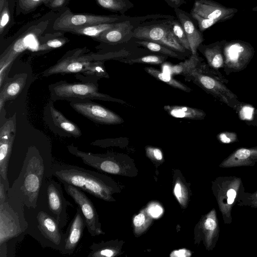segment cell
Here are the masks:
<instances>
[{
	"label": "cell",
	"mask_w": 257,
	"mask_h": 257,
	"mask_svg": "<svg viewBox=\"0 0 257 257\" xmlns=\"http://www.w3.org/2000/svg\"><path fill=\"white\" fill-rule=\"evenodd\" d=\"M148 18V16L134 17L130 20L117 22L113 27L102 33L95 39L109 44L126 42L133 38L134 29L140 22Z\"/></svg>",
	"instance_id": "15"
},
{
	"label": "cell",
	"mask_w": 257,
	"mask_h": 257,
	"mask_svg": "<svg viewBox=\"0 0 257 257\" xmlns=\"http://www.w3.org/2000/svg\"><path fill=\"white\" fill-rule=\"evenodd\" d=\"M190 15L191 17L197 22L198 28L201 32L205 31L213 25L217 23V22L214 20L202 18L194 13H190Z\"/></svg>",
	"instance_id": "33"
},
{
	"label": "cell",
	"mask_w": 257,
	"mask_h": 257,
	"mask_svg": "<svg viewBox=\"0 0 257 257\" xmlns=\"http://www.w3.org/2000/svg\"><path fill=\"white\" fill-rule=\"evenodd\" d=\"M256 196H257V195H256Z\"/></svg>",
	"instance_id": "52"
},
{
	"label": "cell",
	"mask_w": 257,
	"mask_h": 257,
	"mask_svg": "<svg viewBox=\"0 0 257 257\" xmlns=\"http://www.w3.org/2000/svg\"><path fill=\"white\" fill-rule=\"evenodd\" d=\"M223 53L224 71L229 75L244 70L253 58L254 49L250 43L241 40H225Z\"/></svg>",
	"instance_id": "10"
},
{
	"label": "cell",
	"mask_w": 257,
	"mask_h": 257,
	"mask_svg": "<svg viewBox=\"0 0 257 257\" xmlns=\"http://www.w3.org/2000/svg\"><path fill=\"white\" fill-rule=\"evenodd\" d=\"M204 226L206 229L213 230L216 228V223L212 219L208 218L204 223Z\"/></svg>",
	"instance_id": "47"
},
{
	"label": "cell",
	"mask_w": 257,
	"mask_h": 257,
	"mask_svg": "<svg viewBox=\"0 0 257 257\" xmlns=\"http://www.w3.org/2000/svg\"><path fill=\"white\" fill-rule=\"evenodd\" d=\"M169 22L173 34L179 42L187 50L191 52L189 43L186 33L178 19H169Z\"/></svg>",
	"instance_id": "30"
},
{
	"label": "cell",
	"mask_w": 257,
	"mask_h": 257,
	"mask_svg": "<svg viewBox=\"0 0 257 257\" xmlns=\"http://www.w3.org/2000/svg\"><path fill=\"white\" fill-rule=\"evenodd\" d=\"M132 18L123 15L75 14L68 9L55 19L53 22L52 29L56 32H67L71 29L102 23L120 22Z\"/></svg>",
	"instance_id": "9"
},
{
	"label": "cell",
	"mask_w": 257,
	"mask_h": 257,
	"mask_svg": "<svg viewBox=\"0 0 257 257\" xmlns=\"http://www.w3.org/2000/svg\"><path fill=\"white\" fill-rule=\"evenodd\" d=\"M160 44L181 54L185 53L187 52V51H188L186 50L177 40L173 33L171 26L164 38Z\"/></svg>",
	"instance_id": "31"
},
{
	"label": "cell",
	"mask_w": 257,
	"mask_h": 257,
	"mask_svg": "<svg viewBox=\"0 0 257 257\" xmlns=\"http://www.w3.org/2000/svg\"><path fill=\"white\" fill-rule=\"evenodd\" d=\"M86 223L80 209L77 207L76 213L65 232L63 247L60 252L70 255L73 253L80 241Z\"/></svg>",
	"instance_id": "17"
},
{
	"label": "cell",
	"mask_w": 257,
	"mask_h": 257,
	"mask_svg": "<svg viewBox=\"0 0 257 257\" xmlns=\"http://www.w3.org/2000/svg\"><path fill=\"white\" fill-rule=\"evenodd\" d=\"M70 105L79 113L97 123L116 124L123 122L116 113L94 102L72 101Z\"/></svg>",
	"instance_id": "13"
},
{
	"label": "cell",
	"mask_w": 257,
	"mask_h": 257,
	"mask_svg": "<svg viewBox=\"0 0 257 257\" xmlns=\"http://www.w3.org/2000/svg\"><path fill=\"white\" fill-rule=\"evenodd\" d=\"M50 112L54 122L61 130L75 138L79 137L81 135V131L77 125L67 119L57 109L51 106Z\"/></svg>",
	"instance_id": "22"
},
{
	"label": "cell",
	"mask_w": 257,
	"mask_h": 257,
	"mask_svg": "<svg viewBox=\"0 0 257 257\" xmlns=\"http://www.w3.org/2000/svg\"><path fill=\"white\" fill-rule=\"evenodd\" d=\"M170 7L176 9L179 8L181 6L186 3V0H163Z\"/></svg>",
	"instance_id": "41"
},
{
	"label": "cell",
	"mask_w": 257,
	"mask_h": 257,
	"mask_svg": "<svg viewBox=\"0 0 257 257\" xmlns=\"http://www.w3.org/2000/svg\"><path fill=\"white\" fill-rule=\"evenodd\" d=\"M135 42L152 52L159 53L174 58L182 59V58L181 55H179V53L157 42L141 40L136 41Z\"/></svg>",
	"instance_id": "29"
},
{
	"label": "cell",
	"mask_w": 257,
	"mask_h": 257,
	"mask_svg": "<svg viewBox=\"0 0 257 257\" xmlns=\"http://www.w3.org/2000/svg\"><path fill=\"white\" fill-rule=\"evenodd\" d=\"M51 0H45L46 1V4H47L48 3H49V2H50Z\"/></svg>",
	"instance_id": "50"
},
{
	"label": "cell",
	"mask_w": 257,
	"mask_h": 257,
	"mask_svg": "<svg viewBox=\"0 0 257 257\" xmlns=\"http://www.w3.org/2000/svg\"><path fill=\"white\" fill-rule=\"evenodd\" d=\"M237 12L236 8L226 7L213 0H196L190 13L218 23L231 19Z\"/></svg>",
	"instance_id": "14"
},
{
	"label": "cell",
	"mask_w": 257,
	"mask_h": 257,
	"mask_svg": "<svg viewBox=\"0 0 257 257\" xmlns=\"http://www.w3.org/2000/svg\"><path fill=\"white\" fill-rule=\"evenodd\" d=\"M181 185L179 183L176 184L174 187V194L178 200L181 202L183 197V190Z\"/></svg>",
	"instance_id": "42"
},
{
	"label": "cell",
	"mask_w": 257,
	"mask_h": 257,
	"mask_svg": "<svg viewBox=\"0 0 257 257\" xmlns=\"http://www.w3.org/2000/svg\"><path fill=\"white\" fill-rule=\"evenodd\" d=\"M51 18H44L29 24L8 47L1 59V64H9L13 59L25 50L31 40L40 37L48 28Z\"/></svg>",
	"instance_id": "12"
},
{
	"label": "cell",
	"mask_w": 257,
	"mask_h": 257,
	"mask_svg": "<svg viewBox=\"0 0 257 257\" xmlns=\"http://www.w3.org/2000/svg\"><path fill=\"white\" fill-rule=\"evenodd\" d=\"M15 122L12 119L6 122L0 130V179L7 190L10 188L8 178L9 162L15 136Z\"/></svg>",
	"instance_id": "16"
},
{
	"label": "cell",
	"mask_w": 257,
	"mask_h": 257,
	"mask_svg": "<svg viewBox=\"0 0 257 257\" xmlns=\"http://www.w3.org/2000/svg\"><path fill=\"white\" fill-rule=\"evenodd\" d=\"M255 114L257 116V109L255 111Z\"/></svg>",
	"instance_id": "51"
},
{
	"label": "cell",
	"mask_w": 257,
	"mask_h": 257,
	"mask_svg": "<svg viewBox=\"0 0 257 257\" xmlns=\"http://www.w3.org/2000/svg\"><path fill=\"white\" fill-rule=\"evenodd\" d=\"M62 184L66 193L73 199L80 209L90 234L94 237L104 234L101 228L98 215L91 200L79 188L65 183Z\"/></svg>",
	"instance_id": "11"
},
{
	"label": "cell",
	"mask_w": 257,
	"mask_h": 257,
	"mask_svg": "<svg viewBox=\"0 0 257 257\" xmlns=\"http://www.w3.org/2000/svg\"><path fill=\"white\" fill-rule=\"evenodd\" d=\"M185 79L192 81L206 92L234 109H238L241 105L237 95L224 84L228 83V80L218 71L211 68L202 61L185 76Z\"/></svg>",
	"instance_id": "3"
},
{
	"label": "cell",
	"mask_w": 257,
	"mask_h": 257,
	"mask_svg": "<svg viewBox=\"0 0 257 257\" xmlns=\"http://www.w3.org/2000/svg\"><path fill=\"white\" fill-rule=\"evenodd\" d=\"M163 108L170 115L176 118L200 120L206 116L203 110L186 106L167 105Z\"/></svg>",
	"instance_id": "21"
},
{
	"label": "cell",
	"mask_w": 257,
	"mask_h": 257,
	"mask_svg": "<svg viewBox=\"0 0 257 257\" xmlns=\"http://www.w3.org/2000/svg\"><path fill=\"white\" fill-rule=\"evenodd\" d=\"M25 83L23 77H20L8 83L1 92V104L3 101L16 98L22 90Z\"/></svg>",
	"instance_id": "26"
},
{
	"label": "cell",
	"mask_w": 257,
	"mask_h": 257,
	"mask_svg": "<svg viewBox=\"0 0 257 257\" xmlns=\"http://www.w3.org/2000/svg\"><path fill=\"white\" fill-rule=\"evenodd\" d=\"M148 211L153 217L157 218L162 214L163 209L160 205L154 204L149 207Z\"/></svg>",
	"instance_id": "38"
},
{
	"label": "cell",
	"mask_w": 257,
	"mask_h": 257,
	"mask_svg": "<svg viewBox=\"0 0 257 257\" xmlns=\"http://www.w3.org/2000/svg\"><path fill=\"white\" fill-rule=\"evenodd\" d=\"M202 60V59L198 55V53L191 54L190 57L184 61L172 66L171 67V74L182 75L185 77Z\"/></svg>",
	"instance_id": "25"
},
{
	"label": "cell",
	"mask_w": 257,
	"mask_h": 257,
	"mask_svg": "<svg viewBox=\"0 0 257 257\" xmlns=\"http://www.w3.org/2000/svg\"><path fill=\"white\" fill-rule=\"evenodd\" d=\"M148 151L152 153L157 160H161L163 159L162 153L159 149L149 148Z\"/></svg>",
	"instance_id": "46"
},
{
	"label": "cell",
	"mask_w": 257,
	"mask_h": 257,
	"mask_svg": "<svg viewBox=\"0 0 257 257\" xmlns=\"http://www.w3.org/2000/svg\"><path fill=\"white\" fill-rule=\"evenodd\" d=\"M145 70L154 78L164 82L171 86L186 92H190L192 89L184 83L173 78L169 74L164 73L152 67L145 68Z\"/></svg>",
	"instance_id": "23"
},
{
	"label": "cell",
	"mask_w": 257,
	"mask_h": 257,
	"mask_svg": "<svg viewBox=\"0 0 257 257\" xmlns=\"http://www.w3.org/2000/svg\"><path fill=\"white\" fill-rule=\"evenodd\" d=\"M251 151L247 149H240L235 152V157L238 159H245L251 154Z\"/></svg>",
	"instance_id": "39"
},
{
	"label": "cell",
	"mask_w": 257,
	"mask_h": 257,
	"mask_svg": "<svg viewBox=\"0 0 257 257\" xmlns=\"http://www.w3.org/2000/svg\"><path fill=\"white\" fill-rule=\"evenodd\" d=\"M67 0H51L48 3V6L51 8H59L64 6Z\"/></svg>",
	"instance_id": "44"
},
{
	"label": "cell",
	"mask_w": 257,
	"mask_h": 257,
	"mask_svg": "<svg viewBox=\"0 0 257 257\" xmlns=\"http://www.w3.org/2000/svg\"><path fill=\"white\" fill-rule=\"evenodd\" d=\"M51 166L37 150L30 149L17 179L7 191V201L14 209L35 208L43 181L52 177Z\"/></svg>",
	"instance_id": "1"
},
{
	"label": "cell",
	"mask_w": 257,
	"mask_h": 257,
	"mask_svg": "<svg viewBox=\"0 0 257 257\" xmlns=\"http://www.w3.org/2000/svg\"><path fill=\"white\" fill-rule=\"evenodd\" d=\"M169 20L163 19L161 23L158 24L138 25L133 31V38L160 44L170 27Z\"/></svg>",
	"instance_id": "19"
},
{
	"label": "cell",
	"mask_w": 257,
	"mask_h": 257,
	"mask_svg": "<svg viewBox=\"0 0 257 257\" xmlns=\"http://www.w3.org/2000/svg\"><path fill=\"white\" fill-rule=\"evenodd\" d=\"M65 39H52L46 41L44 44L40 46V50H47L50 49L57 48L61 47L66 43Z\"/></svg>",
	"instance_id": "36"
},
{
	"label": "cell",
	"mask_w": 257,
	"mask_h": 257,
	"mask_svg": "<svg viewBox=\"0 0 257 257\" xmlns=\"http://www.w3.org/2000/svg\"><path fill=\"white\" fill-rule=\"evenodd\" d=\"M35 218L36 221L28 222L29 225L26 233L38 241L43 247H50L60 252L64 243L65 233L57 220L42 209L37 212Z\"/></svg>",
	"instance_id": "7"
},
{
	"label": "cell",
	"mask_w": 257,
	"mask_h": 257,
	"mask_svg": "<svg viewBox=\"0 0 257 257\" xmlns=\"http://www.w3.org/2000/svg\"><path fill=\"white\" fill-rule=\"evenodd\" d=\"M145 221V216L141 213L136 216L134 219V224L136 227L141 226Z\"/></svg>",
	"instance_id": "43"
},
{
	"label": "cell",
	"mask_w": 257,
	"mask_h": 257,
	"mask_svg": "<svg viewBox=\"0 0 257 257\" xmlns=\"http://www.w3.org/2000/svg\"><path fill=\"white\" fill-rule=\"evenodd\" d=\"M167 56H161L157 55H151L143 56L137 59L120 60L129 64L133 63H145L150 64H163L166 59Z\"/></svg>",
	"instance_id": "32"
},
{
	"label": "cell",
	"mask_w": 257,
	"mask_h": 257,
	"mask_svg": "<svg viewBox=\"0 0 257 257\" xmlns=\"http://www.w3.org/2000/svg\"><path fill=\"white\" fill-rule=\"evenodd\" d=\"M52 176L62 183L75 186L83 192L105 201H111L115 185L108 177L77 166L53 163Z\"/></svg>",
	"instance_id": "2"
},
{
	"label": "cell",
	"mask_w": 257,
	"mask_h": 257,
	"mask_svg": "<svg viewBox=\"0 0 257 257\" xmlns=\"http://www.w3.org/2000/svg\"><path fill=\"white\" fill-rule=\"evenodd\" d=\"M37 206L55 218L62 229L68 219L67 207H73L65 198L61 185L51 178L42 183Z\"/></svg>",
	"instance_id": "6"
},
{
	"label": "cell",
	"mask_w": 257,
	"mask_h": 257,
	"mask_svg": "<svg viewBox=\"0 0 257 257\" xmlns=\"http://www.w3.org/2000/svg\"><path fill=\"white\" fill-rule=\"evenodd\" d=\"M236 192L233 189H229L227 193V196L228 197L227 198V203L229 204H232L234 200L236 197Z\"/></svg>",
	"instance_id": "48"
},
{
	"label": "cell",
	"mask_w": 257,
	"mask_h": 257,
	"mask_svg": "<svg viewBox=\"0 0 257 257\" xmlns=\"http://www.w3.org/2000/svg\"><path fill=\"white\" fill-rule=\"evenodd\" d=\"M217 138L222 143L228 144L236 141L237 137L234 132H223L218 135Z\"/></svg>",
	"instance_id": "37"
},
{
	"label": "cell",
	"mask_w": 257,
	"mask_h": 257,
	"mask_svg": "<svg viewBox=\"0 0 257 257\" xmlns=\"http://www.w3.org/2000/svg\"><path fill=\"white\" fill-rule=\"evenodd\" d=\"M19 5L24 12H29L36 9L42 3L46 4L45 0H18Z\"/></svg>",
	"instance_id": "34"
},
{
	"label": "cell",
	"mask_w": 257,
	"mask_h": 257,
	"mask_svg": "<svg viewBox=\"0 0 257 257\" xmlns=\"http://www.w3.org/2000/svg\"><path fill=\"white\" fill-rule=\"evenodd\" d=\"M97 4L104 9L124 14L133 8L134 5L130 0H95Z\"/></svg>",
	"instance_id": "27"
},
{
	"label": "cell",
	"mask_w": 257,
	"mask_h": 257,
	"mask_svg": "<svg viewBox=\"0 0 257 257\" xmlns=\"http://www.w3.org/2000/svg\"><path fill=\"white\" fill-rule=\"evenodd\" d=\"M176 17L181 23L188 38L191 54L197 53L199 46L204 41L203 35L191 18L190 14L180 8L174 9Z\"/></svg>",
	"instance_id": "18"
},
{
	"label": "cell",
	"mask_w": 257,
	"mask_h": 257,
	"mask_svg": "<svg viewBox=\"0 0 257 257\" xmlns=\"http://www.w3.org/2000/svg\"><path fill=\"white\" fill-rule=\"evenodd\" d=\"M84 49L68 52L55 65L46 70L44 76L52 75L84 73L100 77H108L103 63L95 60L91 55H84Z\"/></svg>",
	"instance_id": "5"
},
{
	"label": "cell",
	"mask_w": 257,
	"mask_h": 257,
	"mask_svg": "<svg viewBox=\"0 0 257 257\" xmlns=\"http://www.w3.org/2000/svg\"><path fill=\"white\" fill-rule=\"evenodd\" d=\"M51 95L54 100L98 99L104 101L124 102L107 94L100 93L93 83H69L60 81L50 85Z\"/></svg>",
	"instance_id": "8"
},
{
	"label": "cell",
	"mask_w": 257,
	"mask_h": 257,
	"mask_svg": "<svg viewBox=\"0 0 257 257\" xmlns=\"http://www.w3.org/2000/svg\"><path fill=\"white\" fill-rule=\"evenodd\" d=\"M225 40L217 41L208 45L202 43L198 48L206 58L207 64L211 68L217 71L224 67L223 48Z\"/></svg>",
	"instance_id": "20"
},
{
	"label": "cell",
	"mask_w": 257,
	"mask_h": 257,
	"mask_svg": "<svg viewBox=\"0 0 257 257\" xmlns=\"http://www.w3.org/2000/svg\"><path fill=\"white\" fill-rule=\"evenodd\" d=\"M7 189L3 180L0 179V205L7 201Z\"/></svg>",
	"instance_id": "40"
},
{
	"label": "cell",
	"mask_w": 257,
	"mask_h": 257,
	"mask_svg": "<svg viewBox=\"0 0 257 257\" xmlns=\"http://www.w3.org/2000/svg\"><path fill=\"white\" fill-rule=\"evenodd\" d=\"M0 34H2L4 29L10 20V11L8 2L6 4L3 9L0 11Z\"/></svg>",
	"instance_id": "35"
},
{
	"label": "cell",
	"mask_w": 257,
	"mask_h": 257,
	"mask_svg": "<svg viewBox=\"0 0 257 257\" xmlns=\"http://www.w3.org/2000/svg\"><path fill=\"white\" fill-rule=\"evenodd\" d=\"M116 23H102L71 29L67 32L92 37H98L102 33L113 27Z\"/></svg>",
	"instance_id": "24"
},
{
	"label": "cell",
	"mask_w": 257,
	"mask_h": 257,
	"mask_svg": "<svg viewBox=\"0 0 257 257\" xmlns=\"http://www.w3.org/2000/svg\"><path fill=\"white\" fill-rule=\"evenodd\" d=\"M8 0H0V11H1L4 7L6 4L8 2Z\"/></svg>",
	"instance_id": "49"
},
{
	"label": "cell",
	"mask_w": 257,
	"mask_h": 257,
	"mask_svg": "<svg viewBox=\"0 0 257 257\" xmlns=\"http://www.w3.org/2000/svg\"><path fill=\"white\" fill-rule=\"evenodd\" d=\"M111 242H93L90 246L88 257H111L116 254L115 248Z\"/></svg>",
	"instance_id": "28"
},
{
	"label": "cell",
	"mask_w": 257,
	"mask_h": 257,
	"mask_svg": "<svg viewBox=\"0 0 257 257\" xmlns=\"http://www.w3.org/2000/svg\"><path fill=\"white\" fill-rule=\"evenodd\" d=\"M24 211L14 210L6 201L0 205V257L15 256L13 248L28 228Z\"/></svg>",
	"instance_id": "4"
},
{
	"label": "cell",
	"mask_w": 257,
	"mask_h": 257,
	"mask_svg": "<svg viewBox=\"0 0 257 257\" xmlns=\"http://www.w3.org/2000/svg\"><path fill=\"white\" fill-rule=\"evenodd\" d=\"M190 255L191 253L189 251L185 249H182L173 251L170 255L171 256L184 257L188 256Z\"/></svg>",
	"instance_id": "45"
}]
</instances>
